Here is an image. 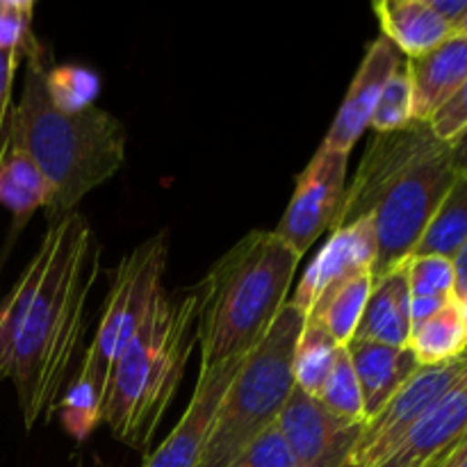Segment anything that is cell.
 <instances>
[{
	"mask_svg": "<svg viewBox=\"0 0 467 467\" xmlns=\"http://www.w3.org/2000/svg\"><path fill=\"white\" fill-rule=\"evenodd\" d=\"M450 144V153H451V162H454L456 171L459 173H467V128L461 132L459 137H454Z\"/></svg>",
	"mask_w": 467,
	"mask_h": 467,
	"instance_id": "cell-34",
	"label": "cell"
},
{
	"mask_svg": "<svg viewBox=\"0 0 467 467\" xmlns=\"http://www.w3.org/2000/svg\"><path fill=\"white\" fill-rule=\"evenodd\" d=\"M454 267H456V295L454 296H461L467 290V242H465L463 249L456 254Z\"/></svg>",
	"mask_w": 467,
	"mask_h": 467,
	"instance_id": "cell-35",
	"label": "cell"
},
{
	"mask_svg": "<svg viewBox=\"0 0 467 467\" xmlns=\"http://www.w3.org/2000/svg\"><path fill=\"white\" fill-rule=\"evenodd\" d=\"M228 467H299V463L283 433L274 424L272 429L260 433Z\"/></svg>",
	"mask_w": 467,
	"mask_h": 467,
	"instance_id": "cell-29",
	"label": "cell"
},
{
	"mask_svg": "<svg viewBox=\"0 0 467 467\" xmlns=\"http://www.w3.org/2000/svg\"><path fill=\"white\" fill-rule=\"evenodd\" d=\"M46 89L57 109L80 112L94 105L100 91V80L91 68L64 64V67H50L46 71Z\"/></svg>",
	"mask_w": 467,
	"mask_h": 467,
	"instance_id": "cell-25",
	"label": "cell"
},
{
	"mask_svg": "<svg viewBox=\"0 0 467 467\" xmlns=\"http://www.w3.org/2000/svg\"><path fill=\"white\" fill-rule=\"evenodd\" d=\"M317 400L322 401L324 409H328L333 415L345 420V422L358 424V427H363L368 422V415H365L363 406V392H360L358 379H356L354 365H351L349 354H347V347H342L340 354H337L331 377H328L327 386L319 392Z\"/></svg>",
	"mask_w": 467,
	"mask_h": 467,
	"instance_id": "cell-24",
	"label": "cell"
},
{
	"mask_svg": "<svg viewBox=\"0 0 467 467\" xmlns=\"http://www.w3.org/2000/svg\"><path fill=\"white\" fill-rule=\"evenodd\" d=\"M456 304H459V313H461V322H463L465 336H467V290L461 296H456Z\"/></svg>",
	"mask_w": 467,
	"mask_h": 467,
	"instance_id": "cell-36",
	"label": "cell"
},
{
	"mask_svg": "<svg viewBox=\"0 0 467 467\" xmlns=\"http://www.w3.org/2000/svg\"><path fill=\"white\" fill-rule=\"evenodd\" d=\"M167 260L169 235L160 231L123 255L114 267L94 340L57 406L64 429L76 441L89 438L96 424H100V409L114 365L164 292Z\"/></svg>",
	"mask_w": 467,
	"mask_h": 467,
	"instance_id": "cell-6",
	"label": "cell"
},
{
	"mask_svg": "<svg viewBox=\"0 0 467 467\" xmlns=\"http://www.w3.org/2000/svg\"><path fill=\"white\" fill-rule=\"evenodd\" d=\"M467 369V351L433 368H420L404 388L360 427L340 467H383L415 424L438 404Z\"/></svg>",
	"mask_w": 467,
	"mask_h": 467,
	"instance_id": "cell-8",
	"label": "cell"
},
{
	"mask_svg": "<svg viewBox=\"0 0 467 467\" xmlns=\"http://www.w3.org/2000/svg\"><path fill=\"white\" fill-rule=\"evenodd\" d=\"M201 299V283L162 292L114 365L100 422L130 450L149 454L150 442L181 390L196 349Z\"/></svg>",
	"mask_w": 467,
	"mask_h": 467,
	"instance_id": "cell-4",
	"label": "cell"
},
{
	"mask_svg": "<svg viewBox=\"0 0 467 467\" xmlns=\"http://www.w3.org/2000/svg\"><path fill=\"white\" fill-rule=\"evenodd\" d=\"M347 164L349 155L319 146L296 178L295 194L274 233L301 258L324 231L333 228L340 214L347 192Z\"/></svg>",
	"mask_w": 467,
	"mask_h": 467,
	"instance_id": "cell-9",
	"label": "cell"
},
{
	"mask_svg": "<svg viewBox=\"0 0 467 467\" xmlns=\"http://www.w3.org/2000/svg\"><path fill=\"white\" fill-rule=\"evenodd\" d=\"M41 246L44 274L23 315L9 369L26 431L57 413L85 340L89 296L100 276V242L80 213L48 223Z\"/></svg>",
	"mask_w": 467,
	"mask_h": 467,
	"instance_id": "cell-1",
	"label": "cell"
},
{
	"mask_svg": "<svg viewBox=\"0 0 467 467\" xmlns=\"http://www.w3.org/2000/svg\"><path fill=\"white\" fill-rule=\"evenodd\" d=\"M406 71L413 91V121L429 123L467 80V36L454 35L438 48L406 59Z\"/></svg>",
	"mask_w": 467,
	"mask_h": 467,
	"instance_id": "cell-15",
	"label": "cell"
},
{
	"mask_svg": "<svg viewBox=\"0 0 467 467\" xmlns=\"http://www.w3.org/2000/svg\"><path fill=\"white\" fill-rule=\"evenodd\" d=\"M383 36L409 59L438 48L454 30L433 12L429 0H379L374 3Z\"/></svg>",
	"mask_w": 467,
	"mask_h": 467,
	"instance_id": "cell-18",
	"label": "cell"
},
{
	"mask_svg": "<svg viewBox=\"0 0 467 467\" xmlns=\"http://www.w3.org/2000/svg\"><path fill=\"white\" fill-rule=\"evenodd\" d=\"M451 299L447 296H410V324L418 327V324L427 322L433 315L441 313Z\"/></svg>",
	"mask_w": 467,
	"mask_h": 467,
	"instance_id": "cell-32",
	"label": "cell"
},
{
	"mask_svg": "<svg viewBox=\"0 0 467 467\" xmlns=\"http://www.w3.org/2000/svg\"><path fill=\"white\" fill-rule=\"evenodd\" d=\"M467 438V369L383 467H441Z\"/></svg>",
	"mask_w": 467,
	"mask_h": 467,
	"instance_id": "cell-14",
	"label": "cell"
},
{
	"mask_svg": "<svg viewBox=\"0 0 467 467\" xmlns=\"http://www.w3.org/2000/svg\"><path fill=\"white\" fill-rule=\"evenodd\" d=\"M410 123H413V91H410L406 62H401V67L392 73L388 85L383 87L381 99L369 119V128L374 130V135H379V132L401 130Z\"/></svg>",
	"mask_w": 467,
	"mask_h": 467,
	"instance_id": "cell-26",
	"label": "cell"
},
{
	"mask_svg": "<svg viewBox=\"0 0 467 467\" xmlns=\"http://www.w3.org/2000/svg\"><path fill=\"white\" fill-rule=\"evenodd\" d=\"M301 255L274 231H251L201 281L199 369L242 360L260 345L287 304Z\"/></svg>",
	"mask_w": 467,
	"mask_h": 467,
	"instance_id": "cell-5",
	"label": "cell"
},
{
	"mask_svg": "<svg viewBox=\"0 0 467 467\" xmlns=\"http://www.w3.org/2000/svg\"><path fill=\"white\" fill-rule=\"evenodd\" d=\"M401 62H404L401 53L383 35L368 46L363 62H360L358 71H356L354 80L347 89L345 100H342L340 109H337L336 119H333L331 128L324 137L322 149L347 155L351 153L356 141L369 128V119H372L379 99H381L383 87L388 85L392 73L401 67Z\"/></svg>",
	"mask_w": 467,
	"mask_h": 467,
	"instance_id": "cell-13",
	"label": "cell"
},
{
	"mask_svg": "<svg viewBox=\"0 0 467 467\" xmlns=\"http://www.w3.org/2000/svg\"><path fill=\"white\" fill-rule=\"evenodd\" d=\"M32 12L35 3L30 0H0V50L26 55L35 41Z\"/></svg>",
	"mask_w": 467,
	"mask_h": 467,
	"instance_id": "cell-28",
	"label": "cell"
},
{
	"mask_svg": "<svg viewBox=\"0 0 467 467\" xmlns=\"http://www.w3.org/2000/svg\"><path fill=\"white\" fill-rule=\"evenodd\" d=\"M347 354H349L360 392H363L368 420H372L420 369L418 360L409 347L397 349V347L356 340L354 337L347 345Z\"/></svg>",
	"mask_w": 467,
	"mask_h": 467,
	"instance_id": "cell-16",
	"label": "cell"
},
{
	"mask_svg": "<svg viewBox=\"0 0 467 467\" xmlns=\"http://www.w3.org/2000/svg\"><path fill=\"white\" fill-rule=\"evenodd\" d=\"M242 360H231V363L219 365V368L199 369V381H196L190 404L182 410L181 420L173 427V431L160 442L158 450L146 456L141 467L199 465L205 442H208L210 431H213L214 415H217L219 404H222L233 377L240 369Z\"/></svg>",
	"mask_w": 467,
	"mask_h": 467,
	"instance_id": "cell-11",
	"label": "cell"
},
{
	"mask_svg": "<svg viewBox=\"0 0 467 467\" xmlns=\"http://www.w3.org/2000/svg\"><path fill=\"white\" fill-rule=\"evenodd\" d=\"M372 269L354 274L342 283L324 292L306 319L319 324L340 347H347L356 336L369 290H372Z\"/></svg>",
	"mask_w": 467,
	"mask_h": 467,
	"instance_id": "cell-20",
	"label": "cell"
},
{
	"mask_svg": "<svg viewBox=\"0 0 467 467\" xmlns=\"http://www.w3.org/2000/svg\"><path fill=\"white\" fill-rule=\"evenodd\" d=\"M410 290L406 263L374 278L363 317L356 328V340L404 349L410 340Z\"/></svg>",
	"mask_w": 467,
	"mask_h": 467,
	"instance_id": "cell-17",
	"label": "cell"
},
{
	"mask_svg": "<svg viewBox=\"0 0 467 467\" xmlns=\"http://www.w3.org/2000/svg\"><path fill=\"white\" fill-rule=\"evenodd\" d=\"M374 260H377V237H374V226L369 217L358 219L349 226L336 228L331 231V237L322 246V251L308 265L287 304L295 306L304 317H308L324 292L354 274L372 269Z\"/></svg>",
	"mask_w": 467,
	"mask_h": 467,
	"instance_id": "cell-12",
	"label": "cell"
},
{
	"mask_svg": "<svg viewBox=\"0 0 467 467\" xmlns=\"http://www.w3.org/2000/svg\"><path fill=\"white\" fill-rule=\"evenodd\" d=\"M342 347L319 324L306 319L295 351V386L317 400Z\"/></svg>",
	"mask_w": 467,
	"mask_h": 467,
	"instance_id": "cell-23",
	"label": "cell"
},
{
	"mask_svg": "<svg viewBox=\"0 0 467 467\" xmlns=\"http://www.w3.org/2000/svg\"><path fill=\"white\" fill-rule=\"evenodd\" d=\"M454 35H456V36H467V14H465L463 21H461L459 26L454 27Z\"/></svg>",
	"mask_w": 467,
	"mask_h": 467,
	"instance_id": "cell-37",
	"label": "cell"
},
{
	"mask_svg": "<svg viewBox=\"0 0 467 467\" xmlns=\"http://www.w3.org/2000/svg\"><path fill=\"white\" fill-rule=\"evenodd\" d=\"M21 53H12V50H0V128L7 126L9 117V99H12V82L14 73H16L18 59Z\"/></svg>",
	"mask_w": 467,
	"mask_h": 467,
	"instance_id": "cell-31",
	"label": "cell"
},
{
	"mask_svg": "<svg viewBox=\"0 0 467 467\" xmlns=\"http://www.w3.org/2000/svg\"><path fill=\"white\" fill-rule=\"evenodd\" d=\"M456 178L450 144L429 123L379 132L360 158L331 231L369 217L377 237L372 278L383 276L413 255Z\"/></svg>",
	"mask_w": 467,
	"mask_h": 467,
	"instance_id": "cell-2",
	"label": "cell"
},
{
	"mask_svg": "<svg viewBox=\"0 0 467 467\" xmlns=\"http://www.w3.org/2000/svg\"><path fill=\"white\" fill-rule=\"evenodd\" d=\"M433 135L442 141H451L467 128V80L461 89L438 109L429 121Z\"/></svg>",
	"mask_w": 467,
	"mask_h": 467,
	"instance_id": "cell-30",
	"label": "cell"
},
{
	"mask_svg": "<svg viewBox=\"0 0 467 467\" xmlns=\"http://www.w3.org/2000/svg\"><path fill=\"white\" fill-rule=\"evenodd\" d=\"M409 349L413 351L420 368H433L465 354L467 336L456 299H451L431 319L410 328Z\"/></svg>",
	"mask_w": 467,
	"mask_h": 467,
	"instance_id": "cell-21",
	"label": "cell"
},
{
	"mask_svg": "<svg viewBox=\"0 0 467 467\" xmlns=\"http://www.w3.org/2000/svg\"><path fill=\"white\" fill-rule=\"evenodd\" d=\"M23 57L26 80L16 108L9 109L7 137L21 146L53 190L48 223L59 222L96 187L105 185L126 162V128L108 109L96 105L80 112H62L46 89L48 55L32 41Z\"/></svg>",
	"mask_w": 467,
	"mask_h": 467,
	"instance_id": "cell-3",
	"label": "cell"
},
{
	"mask_svg": "<svg viewBox=\"0 0 467 467\" xmlns=\"http://www.w3.org/2000/svg\"><path fill=\"white\" fill-rule=\"evenodd\" d=\"M429 5L451 30L463 21L467 14V0H429Z\"/></svg>",
	"mask_w": 467,
	"mask_h": 467,
	"instance_id": "cell-33",
	"label": "cell"
},
{
	"mask_svg": "<svg viewBox=\"0 0 467 467\" xmlns=\"http://www.w3.org/2000/svg\"><path fill=\"white\" fill-rule=\"evenodd\" d=\"M410 296H447L456 299L454 260L445 255H410L406 260Z\"/></svg>",
	"mask_w": 467,
	"mask_h": 467,
	"instance_id": "cell-27",
	"label": "cell"
},
{
	"mask_svg": "<svg viewBox=\"0 0 467 467\" xmlns=\"http://www.w3.org/2000/svg\"><path fill=\"white\" fill-rule=\"evenodd\" d=\"M276 427L299 467H340L360 431L358 424L340 420L299 388L278 415Z\"/></svg>",
	"mask_w": 467,
	"mask_h": 467,
	"instance_id": "cell-10",
	"label": "cell"
},
{
	"mask_svg": "<svg viewBox=\"0 0 467 467\" xmlns=\"http://www.w3.org/2000/svg\"><path fill=\"white\" fill-rule=\"evenodd\" d=\"M467 242V173H459L454 185L438 205L431 223L424 231L422 240L415 246L413 255H445L456 258Z\"/></svg>",
	"mask_w": 467,
	"mask_h": 467,
	"instance_id": "cell-22",
	"label": "cell"
},
{
	"mask_svg": "<svg viewBox=\"0 0 467 467\" xmlns=\"http://www.w3.org/2000/svg\"><path fill=\"white\" fill-rule=\"evenodd\" d=\"M53 190L35 160L18 144H14L5 130L0 146V205L12 213L16 226H26L27 219L39 208L48 210Z\"/></svg>",
	"mask_w": 467,
	"mask_h": 467,
	"instance_id": "cell-19",
	"label": "cell"
},
{
	"mask_svg": "<svg viewBox=\"0 0 467 467\" xmlns=\"http://www.w3.org/2000/svg\"><path fill=\"white\" fill-rule=\"evenodd\" d=\"M5 130H7V126L0 128V146H3V140H5Z\"/></svg>",
	"mask_w": 467,
	"mask_h": 467,
	"instance_id": "cell-38",
	"label": "cell"
},
{
	"mask_svg": "<svg viewBox=\"0 0 467 467\" xmlns=\"http://www.w3.org/2000/svg\"><path fill=\"white\" fill-rule=\"evenodd\" d=\"M306 317L285 304L260 345L233 377L196 467H228L276 424L295 392V351Z\"/></svg>",
	"mask_w": 467,
	"mask_h": 467,
	"instance_id": "cell-7",
	"label": "cell"
}]
</instances>
